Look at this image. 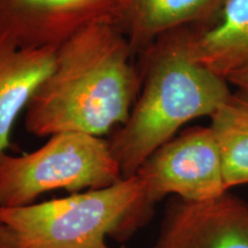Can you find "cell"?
Wrapping results in <instances>:
<instances>
[{
    "label": "cell",
    "mask_w": 248,
    "mask_h": 248,
    "mask_svg": "<svg viewBox=\"0 0 248 248\" xmlns=\"http://www.w3.org/2000/svg\"><path fill=\"white\" fill-rule=\"evenodd\" d=\"M136 55L115 22L83 28L58 46L53 70L26 108L27 131L101 137L120 128L141 88Z\"/></svg>",
    "instance_id": "obj_1"
},
{
    "label": "cell",
    "mask_w": 248,
    "mask_h": 248,
    "mask_svg": "<svg viewBox=\"0 0 248 248\" xmlns=\"http://www.w3.org/2000/svg\"><path fill=\"white\" fill-rule=\"evenodd\" d=\"M191 27L164 33L140 53L141 88L126 122L109 139L123 178L192 120L209 116L231 94L228 80L192 55Z\"/></svg>",
    "instance_id": "obj_2"
},
{
    "label": "cell",
    "mask_w": 248,
    "mask_h": 248,
    "mask_svg": "<svg viewBox=\"0 0 248 248\" xmlns=\"http://www.w3.org/2000/svg\"><path fill=\"white\" fill-rule=\"evenodd\" d=\"M153 207L135 175L61 199L0 208V222L13 232L17 248H109L107 237L128 238Z\"/></svg>",
    "instance_id": "obj_3"
},
{
    "label": "cell",
    "mask_w": 248,
    "mask_h": 248,
    "mask_svg": "<svg viewBox=\"0 0 248 248\" xmlns=\"http://www.w3.org/2000/svg\"><path fill=\"white\" fill-rule=\"evenodd\" d=\"M121 179L109 140L80 132L58 133L30 153L0 155V208L31 204L49 191L77 193Z\"/></svg>",
    "instance_id": "obj_4"
},
{
    "label": "cell",
    "mask_w": 248,
    "mask_h": 248,
    "mask_svg": "<svg viewBox=\"0 0 248 248\" xmlns=\"http://www.w3.org/2000/svg\"><path fill=\"white\" fill-rule=\"evenodd\" d=\"M153 204L167 195L204 201L229 192L210 126H194L157 148L136 172Z\"/></svg>",
    "instance_id": "obj_5"
},
{
    "label": "cell",
    "mask_w": 248,
    "mask_h": 248,
    "mask_svg": "<svg viewBox=\"0 0 248 248\" xmlns=\"http://www.w3.org/2000/svg\"><path fill=\"white\" fill-rule=\"evenodd\" d=\"M123 0H0V39L58 47L83 28L115 22Z\"/></svg>",
    "instance_id": "obj_6"
},
{
    "label": "cell",
    "mask_w": 248,
    "mask_h": 248,
    "mask_svg": "<svg viewBox=\"0 0 248 248\" xmlns=\"http://www.w3.org/2000/svg\"><path fill=\"white\" fill-rule=\"evenodd\" d=\"M150 248H248V203L229 192L204 201L179 199Z\"/></svg>",
    "instance_id": "obj_7"
},
{
    "label": "cell",
    "mask_w": 248,
    "mask_h": 248,
    "mask_svg": "<svg viewBox=\"0 0 248 248\" xmlns=\"http://www.w3.org/2000/svg\"><path fill=\"white\" fill-rule=\"evenodd\" d=\"M225 0H123L116 24L136 54L164 33L191 26H209Z\"/></svg>",
    "instance_id": "obj_8"
},
{
    "label": "cell",
    "mask_w": 248,
    "mask_h": 248,
    "mask_svg": "<svg viewBox=\"0 0 248 248\" xmlns=\"http://www.w3.org/2000/svg\"><path fill=\"white\" fill-rule=\"evenodd\" d=\"M58 47H26L0 39V155L15 121L53 70Z\"/></svg>",
    "instance_id": "obj_9"
},
{
    "label": "cell",
    "mask_w": 248,
    "mask_h": 248,
    "mask_svg": "<svg viewBox=\"0 0 248 248\" xmlns=\"http://www.w3.org/2000/svg\"><path fill=\"white\" fill-rule=\"evenodd\" d=\"M193 58L216 75L228 78L248 68V0H225L209 26H193Z\"/></svg>",
    "instance_id": "obj_10"
},
{
    "label": "cell",
    "mask_w": 248,
    "mask_h": 248,
    "mask_svg": "<svg viewBox=\"0 0 248 248\" xmlns=\"http://www.w3.org/2000/svg\"><path fill=\"white\" fill-rule=\"evenodd\" d=\"M210 120L229 191L248 185V93L231 92Z\"/></svg>",
    "instance_id": "obj_11"
},
{
    "label": "cell",
    "mask_w": 248,
    "mask_h": 248,
    "mask_svg": "<svg viewBox=\"0 0 248 248\" xmlns=\"http://www.w3.org/2000/svg\"><path fill=\"white\" fill-rule=\"evenodd\" d=\"M226 80H228L229 84L234 85L240 91L248 93V68L231 74Z\"/></svg>",
    "instance_id": "obj_12"
},
{
    "label": "cell",
    "mask_w": 248,
    "mask_h": 248,
    "mask_svg": "<svg viewBox=\"0 0 248 248\" xmlns=\"http://www.w3.org/2000/svg\"><path fill=\"white\" fill-rule=\"evenodd\" d=\"M0 248H17L14 233L2 222H0Z\"/></svg>",
    "instance_id": "obj_13"
}]
</instances>
